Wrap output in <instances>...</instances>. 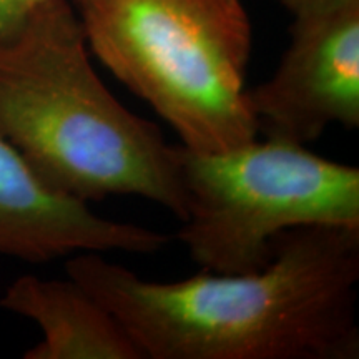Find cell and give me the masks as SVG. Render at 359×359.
I'll list each match as a JSON object with an SVG mask.
<instances>
[{
  "label": "cell",
  "instance_id": "3",
  "mask_svg": "<svg viewBox=\"0 0 359 359\" xmlns=\"http://www.w3.org/2000/svg\"><path fill=\"white\" fill-rule=\"evenodd\" d=\"M90 52L193 151L259 137L246 100L251 24L241 0H70Z\"/></svg>",
  "mask_w": 359,
  "mask_h": 359
},
{
  "label": "cell",
  "instance_id": "1",
  "mask_svg": "<svg viewBox=\"0 0 359 359\" xmlns=\"http://www.w3.org/2000/svg\"><path fill=\"white\" fill-rule=\"evenodd\" d=\"M268 264L147 281L102 253L67 259V276L118 320L142 359H358L359 228L278 235Z\"/></svg>",
  "mask_w": 359,
  "mask_h": 359
},
{
  "label": "cell",
  "instance_id": "5",
  "mask_svg": "<svg viewBox=\"0 0 359 359\" xmlns=\"http://www.w3.org/2000/svg\"><path fill=\"white\" fill-rule=\"evenodd\" d=\"M275 74L248 88L258 135L298 145L359 127V0L294 17Z\"/></svg>",
  "mask_w": 359,
  "mask_h": 359
},
{
  "label": "cell",
  "instance_id": "6",
  "mask_svg": "<svg viewBox=\"0 0 359 359\" xmlns=\"http://www.w3.org/2000/svg\"><path fill=\"white\" fill-rule=\"evenodd\" d=\"M170 241L165 233L100 217L57 191L0 132V255L39 264L85 251L155 253Z\"/></svg>",
  "mask_w": 359,
  "mask_h": 359
},
{
  "label": "cell",
  "instance_id": "9",
  "mask_svg": "<svg viewBox=\"0 0 359 359\" xmlns=\"http://www.w3.org/2000/svg\"><path fill=\"white\" fill-rule=\"evenodd\" d=\"M283 7H286L293 13V17L306 15V13H313L323 8H327L334 4L341 2V0H280Z\"/></svg>",
  "mask_w": 359,
  "mask_h": 359
},
{
  "label": "cell",
  "instance_id": "2",
  "mask_svg": "<svg viewBox=\"0 0 359 359\" xmlns=\"http://www.w3.org/2000/svg\"><path fill=\"white\" fill-rule=\"evenodd\" d=\"M0 132L67 196H142L185 218L180 147L105 87L70 0L47 2L0 42Z\"/></svg>",
  "mask_w": 359,
  "mask_h": 359
},
{
  "label": "cell",
  "instance_id": "4",
  "mask_svg": "<svg viewBox=\"0 0 359 359\" xmlns=\"http://www.w3.org/2000/svg\"><path fill=\"white\" fill-rule=\"evenodd\" d=\"M187 215L177 238L201 269L250 273L291 228H359V170L276 138L223 151L180 145Z\"/></svg>",
  "mask_w": 359,
  "mask_h": 359
},
{
  "label": "cell",
  "instance_id": "8",
  "mask_svg": "<svg viewBox=\"0 0 359 359\" xmlns=\"http://www.w3.org/2000/svg\"><path fill=\"white\" fill-rule=\"evenodd\" d=\"M52 0H0V42L19 32L32 13Z\"/></svg>",
  "mask_w": 359,
  "mask_h": 359
},
{
  "label": "cell",
  "instance_id": "7",
  "mask_svg": "<svg viewBox=\"0 0 359 359\" xmlns=\"http://www.w3.org/2000/svg\"><path fill=\"white\" fill-rule=\"evenodd\" d=\"M0 308L42 331L25 359H142L118 320L72 278H17L0 296Z\"/></svg>",
  "mask_w": 359,
  "mask_h": 359
}]
</instances>
